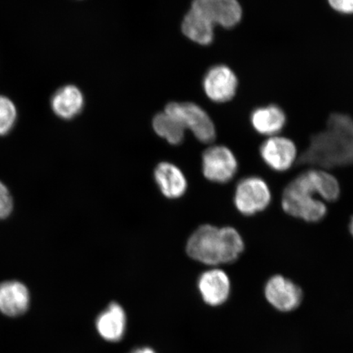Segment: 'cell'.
Instances as JSON below:
<instances>
[{
  "label": "cell",
  "mask_w": 353,
  "mask_h": 353,
  "mask_svg": "<svg viewBox=\"0 0 353 353\" xmlns=\"http://www.w3.org/2000/svg\"><path fill=\"white\" fill-rule=\"evenodd\" d=\"M341 185L323 169L313 168L300 174L287 185L281 205L287 214L307 223H319L327 214L325 202L341 196Z\"/></svg>",
  "instance_id": "cell-1"
},
{
  "label": "cell",
  "mask_w": 353,
  "mask_h": 353,
  "mask_svg": "<svg viewBox=\"0 0 353 353\" xmlns=\"http://www.w3.org/2000/svg\"><path fill=\"white\" fill-rule=\"evenodd\" d=\"M299 162L323 170L353 165V119L330 114L325 129L312 137Z\"/></svg>",
  "instance_id": "cell-2"
},
{
  "label": "cell",
  "mask_w": 353,
  "mask_h": 353,
  "mask_svg": "<svg viewBox=\"0 0 353 353\" xmlns=\"http://www.w3.org/2000/svg\"><path fill=\"white\" fill-rule=\"evenodd\" d=\"M189 257L208 266L223 264V240L220 228L202 225L194 232L187 243Z\"/></svg>",
  "instance_id": "cell-3"
},
{
  "label": "cell",
  "mask_w": 353,
  "mask_h": 353,
  "mask_svg": "<svg viewBox=\"0 0 353 353\" xmlns=\"http://www.w3.org/2000/svg\"><path fill=\"white\" fill-rule=\"evenodd\" d=\"M272 201L271 190L257 176H246L236 185L234 205L245 216H253L266 210Z\"/></svg>",
  "instance_id": "cell-4"
},
{
  "label": "cell",
  "mask_w": 353,
  "mask_h": 353,
  "mask_svg": "<svg viewBox=\"0 0 353 353\" xmlns=\"http://www.w3.org/2000/svg\"><path fill=\"white\" fill-rule=\"evenodd\" d=\"M165 112L178 120L185 130L189 129L201 143H210L216 138L214 122L209 114L198 105L191 103H172L165 108Z\"/></svg>",
  "instance_id": "cell-5"
},
{
  "label": "cell",
  "mask_w": 353,
  "mask_h": 353,
  "mask_svg": "<svg viewBox=\"0 0 353 353\" xmlns=\"http://www.w3.org/2000/svg\"><path fill=\"white\" fill-rule=\"evenodd\" d=\"M202 170L211 182L227 183L236 174L238 161L230 149L224 145H213L203 154Z\"/></svg>",
  "instance_id": "cell-6"
},
{
  "label": "cell",
  "mask_w": 353,
  "mask_h": 353,
  "mask_svg": "<svg viewBox=\"0 0 353 353\" xmlns=\"http://www.w3.org/2000/svg\"><path fill=\"white\" fill-rule=\"evenodd\" d=\"M264 296L276 310L291 312L301 305L303 293L301 287L282 275L273 276L264 286Z\"/></svg>",
  "instance_id": "cell-7"
},
{
  "label": "cell",
  "mask_w": 353,
  "mask_h": 353,
  "mask_svg": "<svg viewBox=\"0 0 353 353\" xmlns=\"http://www.w3.org/2000/svg\"><path fill=\"white\" fill-rule=\"evenodd\" d=\"M192 8L214 26L230 29L241 20L242 8L237 0H194Z\"/></svg>",
  "instance_id": "cell-8"
},
{
  "label": "cell",
  "mask_w": 353,
  "mask_h": 353,
  "mask_svg": "<svg viewBox=\"0 0 353 353\" xmlns=\"http://www.w3.org/2000/svg\"><path fill=\"white\" fill-rule=\"evenodd\" d=\"M259 152L268 167L281 173L289 170L298 159L296 145L285 137H270L262 143Z\"/></svg>",
  "instance_id": "cell-9"
},
{
  "label": "cell",
  "mask_w": 353,
  "mask_h": 353,
  "mask_svg": "<svg viewBox=\"0 0 353 353\" xmlns=\"http://www.w3.org/2000/svg\"><path fill=\"white\" fill-rule=\"evenodd\" d=\"M203 86L208 98L215 103H226L236 95L238 81L227 65L213 66L206 73Z\"/></svg>",
  "instance_id": "cell-10"
},
{
  "label": "cell",
  "mask_w": 353,
  "mask_h": 353,
  "mask_svg": "<svg viewBox=\"0 0 353 353\" xmlns=\"http://www.w3.org/2000/svg\"><path fill=\"white\" fill-rule=\"evenodd\" d=\"M231 289L230 278L222 269H210L199 277V292L203 301L209 306L223 305L230 297Z\"/></svg>",
  "instance_id": "cell-11"
},
{
  "label": "cell",
  "mask_w": 353,
  "mask_h": 353,
  "mask_svg": "<svg viewBox=\"0 0 353 353\" xmlns=\"http://www.w3.org/2000/svg\"><path fill=\"white\" fill-rule=\"evenodd\" d=\"M30 305V294L26 285L19 281H7L0 283V312L16 319L28 312Z\"/></svg>",
  "instance_id": "cell-12"
},
{
  "label": "cell",
  "mask_w": 353,
  "mask_h": 353,
  "mask_svg": "<svg viewBox=\"0 0 353 353\" xmlns=\"http://www.w3.org/2000/svg\"><path fill=\"white\" fill-rule=\"evenodd\" d=\"M126 314L117 303H110L96 320V328L101 338L109 342L121 341L126 330Z\"/></svg>",
  "instance_id": "cell-13"
},
{
  "label": "cell",
  "mask_w": 353,
  "mask_h": 353,
  "mask_svg": "<svg viewBox=\"0 0 353 353\" xmlns=\"http://www.w3.org/2000/svg\"><path fill=\"white\" fill-rule=\"evenodd\" d=\"M154 180L163 195L170 199L183 196L187 191L188 181L183 171L172 163L162 162L154 172Z\"/></svg>",
  "instance_id": "cell-14"
},
{
  "label": "cell",
  "mask_w": 353,
  "mask_h": 353,
  "mask_svg": "<svg viewBox=\"0 0 353 353\" xmlns=\"http://www.w3.org/2000/svg\"><path fill=\"white\" fill-rule=\"evenodd\" d=\"M85 99L77 86L65 85L57 90L51 100V107L57 117L63 120L77 117L83 108Z\"/></svg>",
  "instance_id": "cell-15"
},
{
  "label": "cell",
  "mask_w": 353,
  "mask_h": 353,
  "mask_svg": "<svg viewBox=\"0 0 353 353\" xmlns=\"http://www.w3.org/2000/svg\"><path fill=\"white\" fill-rule=\"evenodd\" d=\"M251 125L259 134L276 136L286 123L283 110L276 105L259 108L254 110L250 117Z\"/></svg>",
  "instance_id": "cell-16"
},
{
  "label": "cell",
  "mask_w": 353,
  "mask_h": 353,
  "mask_svg": "<svg viewBox=\"0 0 353 353\" xmlns=\"http://www.w3.org/2000/svg\"><path fill=\"white\" fill-rule=\"evenodd\" d=\"M214 26L208 19L192 8L185 16L182 26L183 34L201 46H208L214 41Z\"/></svg>",
  "instance_id": "cell-17"
},
{
  "label": "cell",
  "mask_w": 353,
  "mask_h": 353,
  "mask_svg": "<svg viewBox=\"0 0 353 353\" xmlns=\"http://www.w3.org/2000/svg\"><path fill=\"white\" fill-rule=\"evenodd\" d=\"M153 128L159 136L173 145H178L183 142L185 130H186L182 123L165 112L154 117Z\"/></svg>",
  "instance_id": "cell-18"
},
{
  "label": "cell",
  "mask_w": 353,
  "mask_h": 353,
  "mask_svg": "<svg viewBox=\"0 0 353 353\" xmlns=\"http://www.w3.org/2000/svg\"><path fill=\"white\" fill-rule=\"evenodd\" d=\"M223 240V264L236 262L245 250V242L239 232L232 227L220 228Z\"/></svg>",
  "instance_id": "cell-19"
},
{
  "label": "cell",
  "mask_w": 353,
  "mask_h": 353,
  "mask_svg": "<svg viewBox=\"0 0 353 353\" xmlns=\"http://www.w3.org/2000/svg\"><path fill=\"white\" fill-rule=\"evenodd\" d=\"M17 119V110L13 101L0 95V136H6L12 130Z\"/></svg>",
  "instance_id": "cell-20"
},
{
  "label": "cell",
  "mask_w": 353,
  "mask_h": 353,
  "mask_svg": "<svg viewBox=\"0 0 353 353\" xmlns=\"http://www.w3.org/2000/svg\"><path fill=\"white\" fill-rule=\"evenodd\" d=\"M13 210V199L6 184L0 182V220L10 217Z\"/></svg>",
  "instance_id": "cell-21"
},
{
  "label": "cell",
  "mask_w": 353,
  "mask_h": 353,
  "mask_svg": "<svg viewBox=\"0 0 353 353\" xmlns=\"http://www.w3.org/2000/svg\"><path fill=\"white\" fill-rule=\"evenodd\" d=\"M330 6L335 11L343 14H352L353 0H328Z\"/></svg>",
  "instance_id": "cell-22"
},
{
  "label": "cell",
  "mask_w": 353,
  "mask_h": 353,
  "mask_svg": "<svg viewBox=\"0 0 353 353\" xmlns=\"http://www.w3.org/2000/svg\"><path fill=\"white\" fill-rule=\"evenodd\" d=\"M130 353H157L154 352L152 348L148 347H143L136 348L134 351H132Z\"/></svg>",
  "instance_id": "cell-23"
},
{
  "label": "cell",
  "mask_w": 353,
  "mask_h": 353,
  "mask_svg": "<svg viewBox=\"0 0 353 353\" xmlns=\"http://www.w3.org/2000/svg\"><path fill=\"white\" fill-rule=\"evenodd\" d=\"M348 228H350V232L351 233V235L353 236V216L351 218L350 226H348Z\"/></svg>",
  "instance_id": "cell-24"
}]
</instances>
